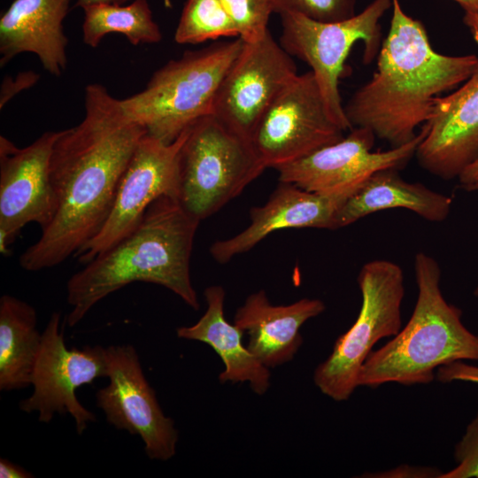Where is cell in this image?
I'll return each instance as SVG.
<instances>
[{
  "instance_id": "1",
  "label": "cell",
  "mask_w": 478,
  "mask_h": 478,
  "mask_svg": "<svg viewBox=\"0 0 478 478\" xmlns=\"http://www.w3.org/2000/svg\"><path fill=\"white\" fill-rule=\"evenodd\" d=\"M146 129L121 100L92 83L85 89L81 122L60 130L50 163L56 210L39 239L19 257L30 272L75 256L100 231L112 210L127 164Z\"/></svg>"
},
{
  "instance_id": "2",
  "label": "cell",
  "mask_w": 478,
  "mask_h": 478,
  "mask_svg": "<svg viewBox=\"0 0 478 478\" xmlns=\"http://www.w3.org/2000/svg\"><path fill=\"white\" fill-rule=\"evenodd\" d=\"M390 27L372 78L344 106L352 127L370 129L391 147L411 142L425 124L434 100L464 82L478 63L475 55L448 56L436 51L424 25L392 0Z\"/></svg>"
},
{
  "instance_id": "3",
  "label": "cell",
  "mask_w": 478,
  "mask_h": 478,
  "mask_svg": "<svg viewBox=\"0 0 478 478\" xmlns=\"http://www.w3.org/2000/svg\"><path fill=\"white\" fill-rule=\"evenodd\" d=\"M199 222L176 198L155 200L135 229L70 277L67 325L76 326L99 301L135 281L163 286L198 310L190 258Z\"/></svg>"
},
{
  "instance_id": "4",
  "label": "cell",
  "mask_w": 478,
  "mask_h": 478,
  "mask_svg": "<svg viewBox=\"0 0 478 478\" xmlns=\"http://www.w3.org/2000/svg\"><path fill=\"white\" fill-rule=\"evenodd\" d=\"M414 274L418 296L412 316L391 340L369 354L359 373L358 387L428 384L442 366L478 361V334L465 327L461 310L443 297L438 262L418 252Z\"/></svg>"
},
{
  "instance_id": "5",
  "label": "cell",
  "mask_w": 478,
  "mask_h": 478,
  "mask_svg": "<svg viewBox=\"0 0 478 478\" xmlns=\"http://www.w3.org/2000/svg\"><path fill=\"white\" fill-rule=\"evenodd\" d=\"M243 45L237 37L186 51L158 69L142 91L121 100L123 108L150 135L174 142L212 114L220 85Z\"/></svg>"
},
{
  "instance_id": "6",
  "label": "cell",
  "mask_w": 478,
  "mask_h": 478,
  "mask_svg": "<svg viewBox=\"0 0 478 478\" xmlns=\"http://www.w3.org/2000/svg\"><path fill=\"white\" fill-rule=\"evenodd\" d=\"M266 169L250 140L213 115L189 129L179 160L178 201L199 221L219 212Z\"/></svg>"
},
{
  "instance_id": "7",
  "label": "cell",
  "mask_w": 478,
  "mask_h": 478,
  "mask_svg": "<svg viewBox=\"0 0 478 478\" xmlns=\"http://www.w3.org/2000/svg\"><path fill=\"white\" fill-rule=\"evenodd\" d=\"M358 284L362 298L358 315L313 374L316 387L337 402L349 399L358 387L361 367L376 343L396 335L402 328L405 276L397 264L385 259L366 262Z\"/></svg>"
},
{
  "instance_id": "8",
  "label": "cell",
  "mask_w": 478,
  "mask_h": 478,
  "mask_svg": "<svg viewBox=\"0 0 478 478\" xmlns=\"http://www.w3.org/2000/svg\"><path fill=\"white\" fill-rule=\"evenodd\" d=\"M391 7L392 0H373L361 12L334 22L314 20L292 12L279 14L280 44L291 57L311 67L328 114L344 132L353 128L339 91L344 62L358 41L364 43V63L373 61L382 45L380 20Z\"/></svg>"
},
{
  "instance_id": "9",
  "label": "cell",
  "mask_w": 478,
  "mask_h": 478,
  "mask_svg": "<svg viewBox=\"0 0 478 478\" xmlns=\"http://www.w3.org/2000/svg\"><path fill=\"white\" fill-rule=\"evenodd\" d=\"M61 315L54 312L42 331V340L31 375L33 393L19 402L27 413L36 412L38 420L49 423L56 414L68 413L81 435L96 418L78 400L76 390L96 379L107 377L106 348L66 345Z\"/></svg>"
},
{
  "instance_id": "10",
  "label": "cell",
  "mask_w": 478,
  "mask_h": 478,
  "mask_svg": "<svg viewBox=\"0 0 478 478\" xmlns=\"http://www.w3.org/2000/svg\"><path fill=\"white\" fill-rule=\"evenodd\" d=\"M328 112L312 71L297 74L258 122L251 143L266 168L276 169L343 137Z\"/></svg>"
},
{
  "instance_id": "11",
  "label": "cell",
  "mask_w": 478,
  "mask_h": 478,
  "mask_svg": "<svg viewBox=\"0 0 478 478\" xmlns=\"http://www.w3.org/2000/svg\"><path fill=\"white\" fill-rule=\"evenodd\" d=\"M189 129L171 143L149 134L141 138L121 177L107 220L75 255L79 262H90L128 235L158 198L167 196L178 200L180 153Z\"/></svg>"
},
{
  "instance_id": "12",
  "label": "cell",
  "mask_w": 478,
  "mask_h": 478,
  "mask_svg": "<svg viewBox=\"0 0 478 478\" xmlns=\"http://www.w3.org/2000/svg\"><path fill=\"white\" fill-rule=\"evenodd\" d=\"M106 352L109 383L96 391V406L110 425L138 436L149 459L169 460L176 453L179 433L160 407L136 350L130 344L111 345Z\"/></svg>"
},
{
  "instance_id": "13",
  "label": "cell",
  "mask_w": 478,
  "mask_h": 478,
  "mask_svg": "<svg viewBox=\"0 0 478 478\" xmlns=\"http://www.w3.org/2000/svg\"><path fill=\"white\" fill-rule=\"evenodd\" d=\"M297 74L293 57L269 30L256 41L243 42L220 85L212 115L251 141L264 112Z\"/></svg>"
},
{
  "instance_id": "14",
  "label": "cell",
  "mask_w": 478,
  "mask_h": 478,
  "mask_svg": "<svg viewBox=\"0 0 478 478\" xmlns=\"http://www.w3.org/2000/svg\"><path fill=\"white\" fill-rule=\"evenodd\" d=\"M425 135L422 127L414 139L384 151H373L374 133L355 127L341 140L322 147L275 170L279 181L308 191L335 195L352 194L369 176L385 169H401L415 156Z\"/></svg>"
},
{
  "instance_id": "15",
  "label": "cell",
  "mask_w": 478,
  "mask_h": 478,
  "mask_svg": "<svg viewBox=\"0 0 478 478\" xmlns=\"http://www.w3.org/2000/svg\"><path fill=\"white\" fill-rule=\"evenodd\" d=\"M60 131H47L19 148L0 136V252L34 222L44 229L52 220L56 199L50 176L52 149Z\"/></svg>"
},
{
  "instance_id": "16",
  "label": "cell",
  "mask_w": 478,
  "mask_h": 478,
  "mask_svg": "<svg viewBox=\"0 0 478 478\" xmlns=\"http://www.w3.org/2000/svg\"><path fill=\"white\" fill-rule=\"evenodd\" d=\"M415 156L428 173L451 180L478 158V63L462 86L434 100Z\"/></svg>"
},
{
  "instance_id": "17",
  "label": "cell",
  "mask_w": 478,
  "mask_h": 478,
  "mask_svg": "<svg viewBox=\"0 0 478 478\" xmlns=\"http://www.w3.org/2000/svg\"><path fill=\"white\" fill-rule=\"evenodd\" d=\"M351 195L320 194L280 181L266 204L251 209L248 227L230 238L213 243L210 253L215 261L225 264L280 229H337L338 211Z\"/></svg>"
},
{
  "instance_id": "18",
  "label": "cell",
  "mask_w": 478,
  "mask_h": 478,
  "mask_svg": "<svg viewBox=\"0 0 478 478\" xmlns=\"http://www.w3.org/2000/svg\"><path fill=\"white\" fill-rule=\"evenodd\" d=\"M72 0H14L0 18V66L20 53L35 54L43 68L59 77L66 68L63 21Z\"/></svg>"
},
{
  "instance_id": "19",
  "label": "cell",
  "mask_w": 478,
  "mask_h": 478,
  "mask_svg": "<svg viewBox=\"0 0 478 478\" xmlns=\"http://www.w3.org/2000/svg\"><path fill=\"white\" fill-rule=\"evenodd\" d=\"M324 302L302 298L286 305H272L264 290L251 294L234 317V324L248 335V350L266 367L293 359L303 343L300 328L322 313Z\"/></svg>"
},
{
  "instance_id": "20",
  "label": "cell",
  "mask_w": 478,
  "mask_h": 478,
  "mask_svg": "<svg viewBox=\"0 0 478 478\" xmlns=\"http://www.w3.org/2000/svg\"><path fill=\"white\" fill-rule=\"evenodd\" d=\"M226 292L221 286L204 290L207 309L197 323L180 327L179 338L199 341L212 347L221 358L225 369L220 374L221 383L249 382L251 390L265 394L270 386V371L243 344V331L225 318Z\"/></svg>"
},
{
  "instance_id": "21",
  "label": "cell",
  "mask_w": 478,
  "mask_h": 478,
  "mask_svg": "<svg viewBox=\"0 0 478 478\" xmlns=\"http://www.w3.org/2000/svg\"><path fill=\"white\" fill-rule=\"evenodd\" d=\"M451 205V197L404 180L397 169H385L369 176L346 199L338 211L336 228L394 208L407 209L428 221L441 222L447 219Z\"/></svg>"
},
{
  "instance_id": "22",
  "label": "cell",
  "mask_w": 478,
  "mask_h": 478,
  "mask_svg": "<svg viewBox=\"0 0 478 478\" xmlns=\"http://www.w3.org/2000/svg\"><path fill=\"white\" fill-rule=\"evenodd\" d=\"M35 309L11 295L0 298V390L31 385V375L42 340Z\"/></svg>"
},
{
  "instance_id": "23",
  "label": "cell",
  "mask_w": 478,
  "mask_h": 478,
  "mask_svg": "<svg viewBox=\"0 0 478 478\" xmlns=\"http://www.w3.org/2000/svg\"><path fill=\"white\" fill-rule=\"evenodd\" d=\"M83 42L96 48L108 34H121L136 46L158 43L162 38L147 0H134L128 4H92L83 8Z\"/></svg>"
},
{
  "instance_id": "24",
  "label": "cell",
  "mask_w": 478,
  "mask_h": 478,
  "mask_svg": "<svg viewBox=\"0 0 478 478\" xmlns=\"http://www.w3.org/2000/svg\"><path fill=\"white\" fill-rule=\"evenodd\" d=\"M221 37H239L220 0H186L174 33L179 44H199Z\"/></svg>"
},
{
  "instance_id": "25",
  "label": "cell",
  "mask_w": 478,
  "mask_h": 478,
  "mask_svg": "<svg viewBox=\"0 0 478 478\" xmlns=\"http://www.w3.org/2000/svg\"><path fill=\"white\" fill-rule=\"evenodd\" d=\"M232 19L239 38L245 42L264 36L270 15L274 12L270 0H220Z\"/></svg>"
},
{
  "instance_id": "26",
  "label": "cell",
  "mask_w": 478,
  "mask_h": 478,
  "mask_svg": "<svg viewBox=\"0 0 478 478\" xmlns=\"http://www.w3.org/2000/svg\"><path fill=\"white\" fill-rule=\"evenodd\" d=\"M274 12H292L312 19L334 22L353 17L356 0H270Z\"/></svg>"
},
{
  "instance_id": "27",
  "label": "cell",
  "mask_w": 478,
  "mask_h": 478,
  "mask_svg": "<svg viewBox=\"0 0 478 478\" xmlns=\"http://www.w3.org/2000/svg\"><path fill=\"white\" fill-rule=\"evenodd\" d=\"M454 458L457 466L439 478H478V412L456 444Z\"/></svg>"
},
{
  "instance_id": "28",
  "label": "cell",
  "mask_w": 478,
  "mask_h": 478,
  "mask_svg": "<svg viewBox=\"0 0 478 478\" xmlns=\"http://www.w3.org/2000/svg\"><path fill=\"white\" fill-rule=\"evenodd\" d=\"M436 378L442 383L465 382L478 384V366L463 360L455 361L437 368Z\"/></svg>"
},
{
  "instance_id": "29",
  "label": "cell",
  "mask_w": 478,
  "mask_h": 478,
  "mask_svg": "<svg viewBox=\"0 0 478 478\" xmlns=\"http://www.w3.org/2000/svg\"><path fill=\"white\" fill-rule=\"evenodd\" d=\"M40 75L33 71L19 73L14 79L6 76L3 81L0 92V108L3 107L17 94L30 89L39 80Z\"/></svg>"
},
{
  "instance_id": "30",
  "label": "cell",
  "mask_w": 478,
  "mask_h": 478,
  "mask_svg": "<svg viewBox=\"0 0 478 478\" xmlns=\"http://www.w3.org/2000/svg\"><path fill=\"white\" fill-rule=\"evenodd\" d=\"M1 478H32L33 474L7 459H0Z\"/></svg>"
},
{
  "instance_id": "31",
  "label": "cell",
  "mask_w": 478,
  "mask_h": 478,
  "mask_svg": "<svg viewBox=\"0 0 478 478\" xmlns=\"http://www.w3.org/2000/svg\"><path fill=\"white\" fill-rule=\"evenodd\" d=\"M458 179L464 189L478 182V158L469 165Z\"/></svg>"
},
{
  "instance_id": "32",
  "label": "cell",
  "mask_w": 478,
  "mask_h": 478,
  "mask_svg": "<svg viewBox=\"0 0 478 478\" xmlns=\"http://www.w3.org/2000/svg\"><path fill=\"white\" fill-rule=\"evenodd\" d=\"M130 0H77L75 3V7H80L83 9L86 6L98 4H125Z\"/></svg>"
},
{
  "instance_id": "33",
  "label": "cell",
  "mask_w": 478,
  "mask_h": 478,
  "mask_svg": "<svg viewBox=\"0 0 478 478\" xmlns=\"http://www.w3.org/2000/svg\"><path fill=\"white\" fill-rule=\"evenodd\" d=\"M455 1L463 7V9L465 10V12H472V13L478 14V0H455Z\"/></svg>"
},
{
  "instance_id": "34",
  "label": "cell",
  "mask_w": 478,
  "mask_h": 478,
  "mask_svg": "<svg viewBox=\"0 0 478 478\" xmlns=\"http://www.w3.org/2000/svg\"><path fill=\"white\" fill-rule=\"evenodd\" d=\"M466 190H467V191H476V190H478V182L467 187L466 189Z\"/></svg>"
},
{
  "instance_id": "35",
  "label": "cell",
  "mask_w": 478,
  "mask_h": 478,
  "mask_svg": "<svg viewBox=\"0 0 478 478\" xmlns=\"http://www.w3.org/2000/svg\"><path fill=\"white\" fill-rule=\"evenodd\" d=\"M164 2V4L166 8H171L172 7V2L171 0H163Z\"/></svg>"
},
{
  "instance_id": "36",
  "label": "cell",
  "mask_w": 478,
  "mask_h": 478,
  "mask_svg": "<svg viewBox=\"0 0 478 478\" xmlns=\"http://www.w3.org/2000/svg\"><path fill=\"white\" fill-rule=\"evenodd\" d=\"M474 295L478 297V284L476 288L474 289Z\"/></svg>"
}]
</instances>
